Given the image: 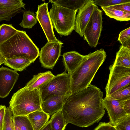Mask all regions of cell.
<instances>
[{
	"mask_svg": "<svg viewBox=\"0 0 130 130\" xmlns=\"http://www.w3.org/2000/svg\"><path fill=\"white\" fill-rule=\"evenodd\" d=\"M103 96L101 89L91 84L68 96L61 109L66 123L83 127L98 122L105 113Z\"/></svg>",
	"mask_w": 130,
	"mask_h": 130,
	"instance_id": "cell-1",
	"label": "cell"
},
{
	"mask_svg": "<svg viewBox=\"0 0 130 130\" xmlns=\"http://www.w3.org/2000/svg\"><path fill=\"white\" fill-rule=\"evenodd\" d=\"M106 56V52L102 48L84 55L80 64L69 74L71 94L86 88L91 84Z\"/></svg>",
	"mask_w": 130,
	"mask_h": 130,
	"instance_id": "cell-2",
	"label": "cell"
},
{
	"mask_svg": "<svg viewBox=\"0 0 130 130\" xmlns=\"http://www.w3.org/2000/svg\"><path fill=\"white\" fill-rule=\"evenodd\" d=\"M39 48L25 31L18 30L9 39L0 45V52L6 59L21 57L33 63L39 56Z\"/></svg>",
	"mask_w": 130,
	"mask_h": 130,
	"instance_id": "cell-3",
	"label": "cell"
},
{
	"mask_svg": "<svg viewBox=\"0 0 130 130\" xmlns=\"http://www.w3.org/2000/svg\"><path fill=\"white\" fill-rule=\"evenodd\" d=\"M39 90L28 89L25 87L14 93L9 102V107L13 116H27L37 110H42Z\"/></svg>",
	"mask_w": 130,
	"mask_h": 130,
	"instance_id": "cell-4",
	"label": "cell"
},
{
	"mask_svg": "<svg viewBox=\"0 0 130 130\" xmlns=\"http://www.w3.org/2000/svg\"><path fill=\"white\" fill-rule=\"evenodd\" d=\"M77 11L53 4L49 13L53 28L61 36H68L74 29Z\"/></svg>",
	"mask_w": 130,
	"mask_h": 130,
	"instance_id": "cell-5",
	"label": "cell"
},
{
	"mask_svg": "<svg viewBox=\"0 0 130 130\" xmlns=\"http://www.w3.org/2000/svg\"><path fill=\"white\" fill-rule=\"evenodd\" d=\"M70 75L65 70L55 76L39 89L42 102L54 95L68 96L70 91Z\"/></svg>",
	"mask_w": 130,
	"mask_h": 130,
	"instance_id": "cell-6",
	"label": "cell"
},
{
	"mask_svg": "<svg viewBox=\"0 0 130 130\" xmlns=\"http://www.w3.org/2000/svg\"><path fill=\"white\" fill-rule=\"evenodd\" d=\"M109 69V78L105 88L106 97L130 84V68L116 66L113 63Z\"/></svg>",
	"mask_w": 130,
	"mask_h": 130,
	"instance_id": "cell-7",
	"label": "cell"
},
{
	"mask_svg": "<svg viewBox=\"0 0 130 130\" xmlns=\"http://www.w3.org/2000/svg\"><path fill=\"white\" fill-rule=\"evenodd\" d=\"M102 12L95 5L93 12L85 30L83 37L91 47L98 44L102 29Z\"/></svg>",
	"mask_w": 130,
	"mask_h": 130,
	"instance_id": "cell-8",
	"label": "cell"
},
{
	"mask_svg": "<svg viewBox=\"0 0 130 130\" xmlns=\"http://www.w3.org/2000/svg\"><path fill=\"white\" fill-rule=\"evenodd\" d=\"M63 44L60 42H47L39 52V60L42 66L53 69L59 58Z\"/></svg>",
	"mask_w": 130,
	"mask_h": 130,
	"instance_id": "cell-9",
	"label": "cell"
},
{
	"mask_svg": "<svg viewBox=\"0 0 130 130\" xmlns=\"http://www.w3.org/2000/svg\"><path fill=\"white\" fill-rule=\"evenodd\" d=\"M124 101L105 97L103 99L105 108L107 110L110 118L108 123L116 126L128 115L123 109Z\"/></svg>",
	"mask_w": 130,
	"mask_h": 130,
	"instance_id": "cell-10",
	"label": "cell"
},
{
	"mask_svg": "<svg viewBox=\"0 0 130 130\" xmlns=\"http://www.w3.org/2000/svg\"><path fill=\"white\" fill-rule=\"evenodd\" d=\"M48 3H44L38 5L36 12V19L45 35L47 42H61L55 37L48 8Z\"/></svg>",
	"mask_w": 130,
	"mask_h": 130,
	"instance_id": "cell-11",
	"label": "cell"
},
{
	"mask_svg": "<svg viewBox=\"0 0 130 130\" xmlns=\"http://www.w3.org/2000/svg\"><path fill=\"white\" fill-rule=\"evenodd\" d=\"M19 76L14 70L3 67L0 68V98H3L9 95Z\"/></svg>",
	"mask_w": 130,
	"mask_h": 130,
	"instance_id": "cell-12",
	"label": "cell"
},
{
	"mask_svg": "<svg viewBox=\"0 0 130 130\" xmlns=\"http://www.w3.org/2000/svg\"><path fill=\"white\" fill-rule=\"evenodd\" d=\"M95 4L92 0H88L85 4L78 10L76 17L74 30L80 37L84 33L93 11Z\"/></svg>",
	"mask_w": 130,
	"mask_h": 130,
	"instance_id": "cell-13",
	"label": "cell"
},
{
	"mask_svg": "<svg viewBox=\"0 0 130 130\" xmlns=\"http://www.w3.org/2000/svg\"><path fill=\"white\" fill-rule=\"evenodd\" d=\"M68 96L54 95L42 102V111L50 116L61 110Z\"/></svg>",
	"mask_w": 130,
	"mask_h": 130,
	"instance_id": "cell-14",
	"label": "cell"
},
{
	"mask_svg": "<svg viewBox=\"0 0 130 130\" xmlns=\"http://www.w3.org/2000/svg\"><path fill=\"white\" fill-rule=\"evenodd\" d=\"M84 55L72 51L63 53L62 60L66 71L69 74L72 73L82 62Z\"/></svg>",
	"mask_w": 130,
	"mask_h": 130,
	"instance_id": "cell-15",
	"label": "cell"
},
{
	"mask_svg": "<svg viewBox=\"0 0 130 130\" xmlns=\"http://www.w3.org/2000/svg\"><path fill=\"white\" fill-rule=\"evenodd\" d=\"M27 116L34 130H40L48 121L50 117L42 110L34 111Z\"/></svg>",
	"mask_w": 130,
	"mask_h": 130,
	"instance_id": "cell-16",
	"label": "cell"
},
{
	"mask_svg": "<svg viewBox=\"0 0 130 130\" xmlns=\"http://www.w3.org/2000/svg\"><path fill=\"white\" fill-rule=\"evenodd\" d=\"M55 76L50 71L39 73L34 75L32 78L27 83L25 87L30 89L36 88L39 89L43 84Z\"/></svg>",
	"mask_w": 130,
	"mask_h": 130,
	"instance_id": "cell-17",
	"label": "cell"
},
{
	"mask_svg": "<svg viewBox=\"0 0 130 130\" xmlns=\"http://www.w3.org/2000/svg\"><path fill=\"white\" fill-rule=\"evenodd\" d=\"M33 62L28 58L17 57L6 59L4 64L16 71H21Z\"/></svg>",
	"mask_w": 130,
	"mask_h": 130,
	"instance_id": "cell-18",
	"label": "cell"
},
{
	"mask_svg": "<svg viewBox=\"0 0 130 130\" xmlns=\"http://www.w3.org/2000/svg\"><path fill=\"white\" fill-rule=\"evenodd\" d=\"M113 64L116 66L130 68V48L121 45L117 52Z\"/></svg>",
	"mask_w": 130,
	"mask_h": 130,
	"instance_id": "cell-19",
	"label": "cell"
},
{
	"mask_svg": "<svg viewBox=\"0 0 130 130\" xmlns=\"http://www.w3.org/2000/svg\"><path fill=\"white\" fill-rule=\"evenodd\" d=\"M88 0H49L51 3L73 11H77L85 4Z\"/></svg>",
	"mask_w": 130,
	"mask_h": 130,
	"instance_id": "cell-20",
	"label": "cell"
},
{
	"mask_svg": "<svg viewBox=\"0 0 130 130\" xmlns=\"http://www.w3.org/2000/svg\"><path fill=\"white\" fill-rule=\"evenodd\" d=\"M105 14L111 18L119 21H129L130 13L116 9L111 6L101 7Z\"/></svg>",
	"mask_w": 130,
	"mask_h": 130,
	"instance_id": "cell-21",
	"label": "cell"
},
{
	"mask_svg": "<svg viewBox=\"0 0 130 130\" xmlns=\"http://www.w3.org/2000/svg\"><path fill=\"white\" fill-rule=\"evenodd\" d=\"M50 121L52 130H64L67 124L61 110L53 114Z\"/></svg>",
	"mask_w": 130,
	"mask_h": 130,
	"instance_id": "cell-22",
	"label": "cell"
},
{
	"mask_svg": "<svg viewBox=\"0 0 130 130\" xmlns=\"http://www.w3.org/2000/svg\"><path fill=\"white\" fill-rule=\"evenodd\" d=\"M18 30L11 24H3L0 25V45L14 36Z\"/></svg>",
	"mask_w": 130,
	"mask_h": 130,
	"instance_id": "cell-23",
	"label": "cell"
},
{
	"mask_svg": "<svg viewBox=\"0 0 130 130\" xmlns=\"http://www.w3.org/2000/svg\"><path fill=\"white\" fill-rule=\"evenodd\" d=\"M37 23L35 14L30 10H25L23 12V18L19 25L24 28L30 29Z\"/></svg>",
	"mask_w": 130,
	"mask_h": 130,
	"instance_id": "cell-24",
	"label": "cell"
},
{
	"mask_svg": "<svg viewBox=\"0 0 130 130\" xmlns=\"http://www.w3.org/2000/svg\"><path fill=\"white\" fill-rule=\"evenodd\" d=\"M13 119L14 124L19 130H34L27 116L13 115Z\"/></svg>",
	"mask_w": 130,
	"mask_h": 130,
	"instance_id": "cell-25",
	"label": "cell"
},
{
	"mask_svg": "<svg viewBox=\"0 0 130 130\" xmlns=\"http://www.w3.org/2000/svg\"><path fill=\"white\" fill-rule=\"evenodd\" d=\"M25 5L22 0H0V9H25Z\"/></svg>",
	"mask_w": 130,
	"mask_h": 130,
	"instance_id": "cell-26",
	"label": "cell"
},
{
	"mask_svg": "<svg viewBox=\"0 0 130 130\" xmlns=\"http://www.w3.org/2000/svg\"><path fill=\"white\" fill-rule=\"evenodd\" d=\"M105 97L123 101L130 99V84L119 89L108 96Z\"/></svg>",
	"mask_w": 130,
	"mask_h": 130,
	"instance_id": "cell-27",
	"label": "cell"
},
{
	"mask_svg": "<svg viewBox=\"0 0 130 130\" xmlns=\"http://www.w3.org/2000/svg\"><path fill=\"white\" fill-rule=\"evenodd\" d=\"M3 130H14L13 114L9 107L5 109Z\"/></svg>",
	"mask_w": 130,
	"mask_h": 130,
	"instance_id": "cell-28",
	"label": "cell"
},
{
	"mask_svg": "<svg viewBox=\"0 0 130 130\" xmlns=\"http://www.w3.org/2000/svg\"><path fill=\"white\" fill-rule=\"evenodd\" d=\"M118 40L122 46L130 48V27L121 31L120 33Z\"/></svg>",
	"mask_w": 130,
	"mask_h": 130,
	"instance_id": "cell-29",
	"label": "cell"
},
{
	"mask_svg": "<svg viewBox=\"0 0 130 130\" xmlns=\"http://www.w3.org/2000/svg\"><path fill=\"white\" fill-rule=\"evenodd\" d=\"M22 11V9H0V22L9 21L17 13Z\"/></svg>",
	"mask_w": 130,
	"mask_h": 130,
	"instance_id": "cell-30",
	"label": "cell"
},
{
	"mask_svg": "<svg viewBox=\"0 0 130 130\" xmlns=\"http://www.w3.org/2000/svg\"><path fill=\"white\" fill-rule=\"evenodd\" d=\"M92 1L95 5L101 7L111 6L130 2V0H95Z\"/></svg>",
	"mask_w": 130,
	"mask_h": 130,
	"instance_id": "cell-31",
	"label": "cell"
},
{
	"mask_svg": "<svg viewBox=\"0 0 130 130\" xmlns=\"http://www.w3.org/2000/svg\"><path fill=\"white\" fill-rule=\"evenodd\" d=\"M116 127L119 130H130V115L119 122Z\"/></svg>",
	"mask_w": 130,
	"mask_h": 130,
	"instance_id": "cell-32",
	"label": "cell"
},
{
	"mask_svg": "<svg viewBox=\"0 0 130 130\" xmlns=\"http://www.w3.org/2000/svg\"><path fill=\"white\" fill-rule=\"evenodd\" d=\"M94 130H117L115 126L108 123L100 122Z\"/></svg>",
	"mask_w": 130,
	"mask_h": 130,
	"instance_id": "cell-33",
	"label": "cell"
},
{
	"mask_svg": "<svg viewBox=\"0 0 130 130\" xmlns=\"http://www.w3.org/2000/svg\"><path fill=\"white\" fill-rule=\"evenodd\" d=\"M111 7L117 10L130 13V2L121 4Z\"/></svg>",
	"mask_w": 130,
	"mask_h": 130,
	"instance_id": "cell-34",
	"label": "cell"
},
{
	"mask_svg": "<svg viewBox=\"0 0 130 130\" xmlns=\"http://www.w3.org/2000/svg\"><path fill=\"white\" fill-rule=\"evenodd\" d=\"M6 107L0 106V130H3Z\"/></svg>",
	"mask_w": 130,
	"mask_h": 130,
	"instance_id": "cell-35",
	"label": "cell"
},
{
	"mask_svg": "<svg viewBox=\"0 0 130 130\" xmlns=\"http://www.w3.org/2000/svg\"><path fill=\"white\" fill-rule=\"evenodd\" d=\"M123 109L124 111L127 115H130V99L124 101Z\"/></svg>",
	"mask_w": 130,
	"mask_h": 130,
	"instance_id": "cell-36",
	"label": "cell"
},
{
	"mask_svg": "<svg viewBox=\"0 0 130 130\" xmlns=\"http://www.w3.org/2000/svg\"><path fill=\"white\" fill-rule=\"evenodd\" d=\"M40 130H52L50 120L48 121Z\"/></svg>",
	"mask_w": 130,
	"mask_h": 130,
	"instance_id": "cell-37",
	"label": "cell"
},
{
	"mask_svg": "<svg viewBox=\"0 0 130 130\" xmlns=\"http://www.w3.org/2000/svg\"><path fill=\"white\" fill-rule=\"evenodd\" d=\"M6 61V59L0 52V66L4 63Z\"/></svg>",
	"mask_w": 130,
	"mask_h": 130,
	"instance_id": "cell-38",
	"label": "cell"
},
{
	"mask_svg": "<svg viewBox=\"0 0 130 130\" xmlns=\"http://www.w3.org/2000/svg\"><path fill=\"white\" fill-rule=\"evenodd\" d=\"M14 130H19L16 126L14 124Z\"/></svg>",
	"mask_w": 130,
	"mask_h": 130,
	"instance_id": "cell-39",
	"label": "cell"
},
{
	"mask_svg": "<svg viewBox=\"0 0 130 130\" xmlns=\"http://www.w3.org/2000/svg\"><path fill=\"white\" fill-rule=\"evenodd\" d=\"M116 129H117V130H119L118 129H117V128H116Z\"/></svg>",
	"mask_w": 130,
	"mask_h": 130,
	"instance_id": "cell-40",
	"label": "cell"
}]
</instances>
